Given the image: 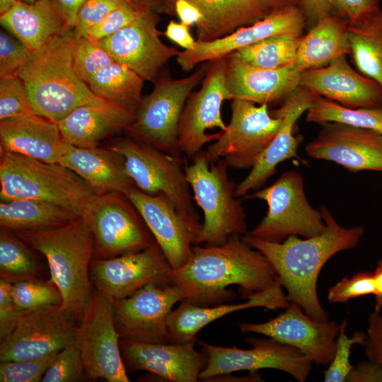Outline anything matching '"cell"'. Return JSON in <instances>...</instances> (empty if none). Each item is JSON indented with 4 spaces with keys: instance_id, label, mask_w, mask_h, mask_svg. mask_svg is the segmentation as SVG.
Listing matches in <instances>:
<instances>
[{
    "instance_id": "5",
    "label": "cell",
    "mask_w": 382,
    "mask_h": 382,
    "mask_svg": "<svg viewBox=\"0 0 382 382\" xmlns=\"http://www.w3.org/2000/svg\"><path fill=\"white\" fill-rule=\"evenodd\" d=\"M98 194L72 170L21 154L1 151L0 199H35L82 216Z\"/></svg>"
},
{
    "instance_id": "24",
    "label": "cell",
    "mask_w": 382,
    "mask_h": 382,
    "mask_svg": "<svg viewBox=\"0 0 382 382\" xmlns=\"http://www.w3.org/2000/svg\"><path fill=\"white\" fill-rule=\"evenodd\" d=\"M299 86L316 96L349 108L382 107V88L356 71L346 56L301 73Z\"/></svg>"
},
{
    "instance_id": "7",
    "label": "cell",
    "mask_w": 382,
    "mask_h": 382,
    "mask_svg": "<svg viewBox=\"0 0 382 382\" xmlns=\"http://www.w3.org/2000/svg\"><path fill=\"white\" fill-rule=\"evenodd\" d=\"M211 62L200 64L187 77L173 79L168 70L154 80L152 91L141 97L135 119L127 130L129 137L163 151L181 156L178 132L181 114L193 89L202 82Z\"/></svg>"
},
{
    "instance_id": "49",
    "label": "cell",
    "mask_w": 382,
    "mask_h": 382,
    "mask_svg": "<svg viewBox=\"0 0 382 382\" xmlns=\"http://www.w3.org/2000/svg\"><path fill=\"white\" fill-rule=\"evenodd\" d=\"M139 14L140 13L122 1L105 18L91 28L83 37L100 41L130 24Z\"/></svg>"
},
{
    "instance_id": "41",
    "label": "cell",
    "mask_w": 382,
    "mask_h": 382,
    "mask_svg": "<svg viewBox=\"0 0 382 382\" xmlns=\"http://www.w3.org/2000/svg\"><path fill=\"white\" fill-rule=\"evenodd\" d=\"M35 114L23 81L17 75L0 78V121Z\"/></svg>"
},
{
    "instance_id": "18",
    "label": "cell",
    "mask_w": 382,
    "mask_h": 382,
    "mask_svg": "<svg viewBox=\"0 0 382 382\" xmlns=\"http://www.w3.org/2000/svg\"><path fill=\"white\" fill-rule=\"evenodd\" d=\"M78 323L62 305L23 312L0 342V361L42 357L75 340Z\"/></svg>"
},
{
    "instance_id": "46",
    "label": "cell",
    "mask_w": 382,
    "mask_h": 382,
    "mask_svg": "<svg viewBox=\"0 0 382 382\" xmlns=\"http://www.w3.org/2000/svg\"><path fill=\"white\" fill-rule=\"evenodd\" d=\"M374 273L362 271L351 277H344L328 291V300L330 303H345L361 296L374 294Z\"/></svg>"
},
{
    "instance_id": "9",
    "label": "cell",
    "mask_w": 382,
    "mask_h": 382,
    "mask_svg": "<svg viewBox=\"0 0 382 382\" xmlns=\"http://www.w3.org/2000/svg\"><path fill=\"white\" fill-rule=\"evenodd\" d=\"M109 148L124 158L127 172L139 190L150 195L163 193L178 210L199 217L181 156L129 137L115 140Z\"/></svg>"
},
{
    "instance_id": "21",
    "label": "cell",
    "mask_w": 382,
    "mask_h": 382,
    "mask_svg": "<svg viewBox=\"0 0 382 382\" xmlns=\"http://www.w3.org/2000/svg\"><path fill=\"white\" fill-rule=\"evenodd\" d=\"M306 25V16L299 6L275 8L264 18L226 36L207 42L197 40L193 49L180 51L176 62L183 71L188 72L202 63L224 58L241 48L274 35H302Z\"/></svg>"
},
{
    "instance_id": "45",
    "label": "cell",
    "mask_w": 382,
    "mask_h": 382,
    "mask_svg": "<svg viewBox=\"0 0 382 382\" xmlns=\"http://www.w3.org/2000/svg\"><path fill=\"white\" fill-rule=\"evenodd\" d=\"M57 352L23 360L1 361V382H38L51 365Z\"/></svg>"
},
{
    "instance_id": "8",
    "label": "cell",
    "mask_w": 382,
    "mask_h": 382,
    "mask_svg": "<svg viewBox=\"0 0 382 382\" xmlns=\"http://www.w3.org/2000/svg\"><path fill=\"white\" fill-rule=\"evenodd\" d=\"M244 198L263 200L268 207L260 223L245 234L280 242L291 236H316L326 228L320 209L308 201L303 178L296 170L284 172L271 185Z\"/></svg>"
},
{
    "instance_id": "59",
    "label": "cell",
    "mask_w": 382,
    "mask_h": 382,
    "mask_svg": "<svg viewBox=\"0 0 382 382\" xmlns=\"http://www.w3.org/2000/svg\"><path fill=\"white\" fill-rule=\"evenodd\" d=\"M374 273L376 299L374 311L381 313L382 310V259L377 262L376 267Z\"/></svg>"
},
{
    "instance_id": "55",
    "label": "cell",
    "mask_w": 382,
    "mask_h": 382,
    "mask_svg": "<svg viewBox=\"0 0 382 382\" xmlns=\"http://www.w3.org/2000/svg\"><path fill=\"white\" fill-rule=\"evenodd\" d=\"M163 35L184 50L193 49L197 42L191 35L189 26L173 20L167 24Z\"/></svg>"
},
{
    "instance_id": "23",
    "label": "cell",
    "mask_w": 382,
    "mask_h": 382,
    "mask_svg": "<svg viewBox=\"0 0 382 382\" xmlns=\"http://www.w3.org/2000/svg\"><path fill=\"white\" fill-rule=\"evenodd\" d=\"M195 342L149 343L120 339V346L125 364L132 371L145 370L169 381L196 382L207 366V357L204 352L195 349Z\"/></svg>"
},
{
    "instance_id": "53",
    "label": "cell",
    "mask_w": 382,
    "mask_h": 382,
    "mask_svg": "<svg viewBox=\"0 0 382 382\" xmlns=\"http://www.w3.org/2000/svg\"><path fill=\"white\" fill-rule=\"evenodd\" d=\"M347 382H382V367L377 363L364 361L353 366L348 374Z\"/></svg>"
},
{
    "instance_id": "26",
    "label": "cell",
    "mask_w": 382,
    "mask_h": 382,
    "mask_svg": "<svg viewBox=\"0 0 382 382\" xmlns=\"http://www.w3.org/2000/svg\"><path fill=\"white\" fill-rule=\"evenodd\" d=\"M225 57L226 84L232 99L268 105L283 102L299 86L301 72L291 64L279 68H262Z\"/></svg>"
},
{
    "instance_id": "25",
    "label": "cell",
    "mask_w": 382,
    "mask_h": 382,
    "mask_svg": "<svg viewBox=\"0 0 382 382\" xmlns=\"http://www.w3.org/2000/svg\"><path fill=\"white\" fill-rule=\"evenodd\" d=\"M317 96L299 86L270 114L282 118L281 126L270 144L250 169L248 175L235 190L237 197H244L251 190L258 187L276 173L282 162L298 158L299 139L294 135V129L300 117L312 106Z\"/></svg>"
},
{
    "instance_id": "57",
    "label": "cell",
    "mask_w": 382,
    "mask_h": 382,
    "mask_svg": "<svg viewBox=\"0 0 382 382\" xmlns=\"http://www.w3.org/2000/svg\"><path fill=\"white\" fill-rule=\"evenodd\" d=\"M66 23L67 28L73 30L79 11L86 0H54Z\"/></svg>"
},
{
    "instance_id": "58",
    "label": "cell",
    "mask_w": 382,
    "mask_h": 382,
    "mask_svg": "<svg viewBox=\"0 0 382 382\" xmlns=\"http://www.w3.org/2000/svg\"><path fill=\"white\" fill-rule=\"evenodd\" d=\"M139 13H154L166 14L163 0H122Z\"/></svg>"
},
{
    "instance_id": "44",
    "label": "cell",
    "mask_w": 382,
    "mask_h": 382,
    "mask_svg": "<svg viewBox=\"0 0 382 382\" xmlns=\"http://www.w3.org/2000/svg\"><path fill=\"white\" fill-rule=\"evenodd\" d=\"M340 325L335 352L328 368L324 372L325 382L346 381L353 367L349 361L352 347L356 344L363 346L366 339V335L363 332H356L352 337H348L346 335V320H343Z\"/></svg>"
},
{
    "instance_id": "39",
    "label": "cell",
    "mask_w": 382,
    "mask_h": 382,
    "mask_svg": "<svg viewBox=\"0 0 382 382\" xmlns=\"http://www.w3.org/2000/svg\"><path fill=\"white\" fill-rule=\"evenodd\" d=\"M25 243L16 233L1 228V279L13 283L35 278L38 265Z\"/></svg>"
},
{
    "instance_id": "40",
    "label": "cell",
    "mask_w": 382,
    "mask_h": 382,
    "mask_svg": "<svg viewBox=\"0 0 382 382\" xmlns=\"http://www.w3.org/2000/svg\"><path fill=\"white\" fill-rule=\"evenodd\" d=\"M11 294L17 308L28 312L62 304V296L51 280L35 279L11 283Z\"/></svg>"
},
{
    "instance_id": "2",
    "label": "cell",
    "mask_w": 382,
    "mask_h": 382,
    "mask_svg": "<svg viewBox=\"0 0 382 382\" xmlns=\"http://www.w3.org/2000/svg\"><path fill=\"white\" fill-rule=\"evenodd\" d=\"M320 211L326 228L318 236L305 239L291 236L280 242L248 234L243 238L271 263L290 302L299 305L314 320L326 321L328 315L320 303L317 291L320 272L335 254L355 248L364 234V228L361 226L343 227L323 205Z\"/></svg>"
},
{
    "instance_id": "15",
    "label": "cell",
    "mask_w": 382,
    "mask_h": 382,
    "mask_svg": "<svg viewBox=\"0 0 382 382\" xmlns=\"http://www.w3.org/2000/svg\"><path fill=\"white\" fill-rule=\"evenodd\" d=\"M136 208L173 269L183 266L197 245L202 224L199 217L177 209L163 193L150 195L134 186L124 194Z\"/></svg>"
},
{
    "instance_id": "17",
    "label": "cell",
    "mask_w": 382,
    "mask_h": 382,
    "mask_svg": "<svg viewBox=\"0 0 382 382\" xmlns=\"http://www.w3.org/2000/svg\"><path fill=\"white\" fill-rule=\"evenodd\" d=\"M185 299L176 284H149L113 301L115 328L120 339L171 343L167 320L173 306Z\"/></svg>"
},
{
    "instance_id": "48",
    "label": "cell",
    "mask_w": 382,
    "mask_h": 382,
    "mask_svg": "<svg viewBox=\"0 0 382 382\" xmlns=\"http://www.w3.org/2000/svg\"><path fill=\"white\" fill-rule=\"evenodd\" d=\"M122 0H86L80 8L73 29L76 37H83L93 26L100 23Z\"/></svg>"
},
{
    "instance_id": "12",
    "label": "cell",
    "mask_w": 382,
    "mask_h": 382,
    "mask_svg": "<svg viewBox=\"0 0 382 382\" xmlns=\"http://www.w3.org/2000/svg\"><path fill=\"white\" fill-rule=\"evenodd\" d=\"M95 240L94 258L107 259L149 247L155 241L125 195H98L82 216Z\"/></svg>"
},
{
    "instance_id": "10",
    "label": "cell",
    "mask_w": 382,
    "mask_h": 382,
    "mask_svg": "<svg viewBox=\"0 0 382 382\" xmlns=\"http://www.w3.org/2000/svg\"><path fill=\"white\" fill-rule=\"evenodd\" d=\"M75 340L81 351L88 380L129 382L122 358L120 337L115 325L113 301L92 291L77 325Z\"/></svg>"
},
{
    "instance_id": "56",
    "label": "cell",
    "mask_w": 382,
    "mask_h": 382,
    "mask_svg": "<svg viewBox=\"0 0 382 382\" xmlns=\"http://www.w3.org/2000/svg\"><path fill=\"white\" fill-rule=\"evenodd\" d=\"M175 15L180 22L190 27H199L204 22V17L200 9L187 0H176L173 5Z\"/></svg>"
},
{
    "instance_id": "1",
    "label": "cell",
    "mask_w": 382,
    "mask_h": 382,
    "mask_svg": "<svg viewBox=\"0 0 382 382\" xmlns=\"http://www.w3.org/2000/svg\"><path fill=\"white\" fill-rule=\"evenodd\" d=\"M185 300L201 306L227 303L236 296L228 289L239 287L243 299H248L279 280L265 256L247 243L241 235L230 237L221 245H194L189 260L170 272Z\"/></svg>"
},
{
    "instance_id": "19",
    "label": "cell",
    "mask_w": 382,
    "mask_h": 382,
    "mask_svg": "<svg viewBox=\"0 0 382 382\" xmlns=\"http://www.w3.org/2000/svg\"><path fill=\"white\" fill-rule=\"evenodd\" d=\"M340 327L335 321L314 320L294 302L268 321L239 324L241 332L261 334L294 347L323 366H328L333 358Z\"/></svg>"
},
{
    "instance_id": "28",
    "label": "cell",
    "mask_w": 382,
    "mask_h": 382,
    "mask_svg": "<svg viewBox=\"0 0 382 382\" xmlns=\"http://www.w3.org/2000/svg\"><path fill=\"white\" fill-rule=\"evenodd\" d=\"M0 143L1 151L57 163L69 146L57 123L36 114L0 121Z\"/></svg>"
},
{
    "instance_id": "38",
    "label": "cell",
    "mask_w": 382,
    "mask_h": 382,
    "mask_svg": "<svg viewBox=\"0 0 382 382\" xmlns=\"http://www.w3.org/2000/svg\"><path fill=\"white\" fill-rule=\"evenodd\" d=\"M306 121L318 124L340 122L382 134V107L349 108L317 96L306 113Z\"/></svg>"
},
{
    "instance_id": "36",
    "label": "cell",
    "mask_w": 382,
    "mask_h": 382,
    "mask_svg": "<svg viewBox=\"0 0 382 382\" xmlns=\"http://www.w3.org/2000/svg\"><path fill=\"white\" fill-rule=\"evenodd\" d=\"M350 54L357 70L382 88V8L348 25Z\"/></svg>"
},
{
    "instance_id": "50",
    "label": "cell",
    "mask_w": 382,
    "mask_h": 382,
    "mask_svg": "<svg viewBox=\"0 0 382 382\" xmlns=\"http://www.w3.org/2000/svg\"><path fill=\"white\" fill-rule=\"evenodd\" d=\"M334 12L349 25L359 23L373 15L381 7V0H329Z\"/></svg>"
},
{
    "instance_id": "42",
    "label": "cell",
    "mask_w": 382,
    "mask_h": 382,
    "mask_svg": "<svg viewBox=\"0 0 382 382\" xmlns=\"http://www.w3.org/2000/svg\"><path fill=\"white\" fill-rule=\"evenodd\" d=\"M87 379L76 340L59 351L42 377V382H78Z\"/></svg>"
},
{
    "instance_id": "62",
    "label": "cell",
    "mask_w": 382,
    "mask_h": 382,
    "mask_svg": "<svg viewBox=\"0 0 382 382\" xmlns=\"http://www.w3.org/2000/svg\"><path fill=\"white\" fill-rule=\"evenodd\" d=\"M20 1L28 2V3H33L36 0H20Z\"/></svg>"
},
{
    "instance_id": "34",
    "label": "cell",
    "mask_w": 382,
    "mask_h": 382,
    "mask_svg": "<svg viewBox=\"0 0 382 382\" xmlns=\"http://www.w3.org/2000/svg\"><path fill=\"white\" fill-rule=\"evenodd\" d=\"M73 212L51 202L35 199L1 201V228L16 233L64 226L78 218Z\"/></svg>"
},
{
    "instance_id": "30",
    "label": "cell",
    "mask_w": 382,
    "mask_h": 382,
    "mask_svg": "<svg viewBox=\"0 0 382 382\" xmlns=\"http://www.w3.org/2000/svg\"><path fill=\"white\" fill-rule=\"evenodd\" d=\"M176 0H163L166 14L175 15ZM204 15L203 23L196 28L197 41H212L264 18L274 8L270 0H187Z\"/></svg>"
},
{
    "instance_id": "22",
    "label": "cell",
    "mask_w": 382,
    "mask_h": 382,
    "mask_svg": "<svg viewBox=\"0 0 382 382\" xmlns=\"http://www.w3.org/2000/svg\"><path fill=\"white\" fill-rule=\"evenodd\" d=\"M322 125L305 148L310 157L332 161L352 172H382V134L340 122Z\"/></svg>"
},
{
    "instance_id": "11",
    "label": "cell",
    "mask_w": 382,
    "mask_h": 382,
    "mask_svg": "<svg viewBox=\"0 0 382 382\" xmlns=\"http://www.w3.org/2000/svg\"><path fill=\"white\" fill-rule=\"evenodd\" d=\"M230 101L231 117L226 129L204 153L210 163L223 158L228 167L251 169L277 133L282 118L272 116L267 104Z\"/></svg>"
},
{
    "instance_id": "33",
    "label": "cell",
    "mask_w": 382,
    "mask_h": 382,
    "mask_svg": "<svg viewBox=\"0 0 382 382\" xmlns=\"http://www.w3.org/2000/svg\"><path fill=\"white\" fill-rule=\"evenodd\" d=\"M348 25V22L336 13L320 19L302 35L291 65L302 72L350 54Z\"/></svg>"
},
{
    "instance_id": "54",
    "label": "cell",
    "mask_w": 382,
    "mask_h": 382,
    "mask_svg": "<svg viewBox=\"0 0 382 382\" xmlns=\"http://www.w3.org/2000/svg\"><path fill=\"white\" fill-rule=\"evenodd\" d=\"M298 6L303 11L310 27L323 18L335 13L329 0H298Z\"/></svg>"
},
{
    "instance_id": "60",
    "label": "cell",
    "mask_w": 382,
    "mask_h": 382,
    "mask_svg": "<svg viewBox=\"0 0 382 382\" xmlns=\"http://www.w3.org/2000/svg\"><path fill=\"white\" fill-rule=\"evenodd\" d=\"M18 0H0V15H2L13 8Z\"/></svg>"
},
{
    "instance_id": "37",
    "label": "cell",
    "mask_w": 382,
    "mask_h": 382,
    "mask_svg": "<svg viewBox=\"0 0 382 382\" xmlns=\"http://www.w3.org/2000/svg\"><path fill=\"white\" fill-rule=\"evenodd\" d=\"M302 35L284 33L241 48L226 57L262 68H279L292 62Z\"/></svg>"
},
{
    "instance_id": "31",
    "label": "cell",
    "mask_w": 382,
    "mask_h": 382,
    "mask_svg": "<svg viewBox=\"0 0 382 382\" xmlns=\"http://www.w3.org/2000/svg\"><path fill=\"white\" fill-rule=\"evenodd\" d=\"M58 163L78 174L98 195H124L134 185L127 172L124 158L109 147L81 148L69 144Z\"/></svg>"
},
{
    "instance_id": "32",
    "label": "cell",
    "mask_w": 382,
    "mask_h": 382,
    "mask_svg": "<svg viewBox=\"0 0 382 382\" xmlns=\"http://www.w3.org/2000/svg\"><path fill=\"white\" fill-rule=\"evenodd\" d=\"M0 23L32 52L52 37L70 30L54 0L33 3L18 0L13 8L0 15Z\"/></svg>"
},
{
    "instance_id": "29",
    "label": "cell",
    "mask_w": 382,
    "mask_h": 382,
    "mask_svg": "<svg viewBox=\"0 0 382 382\" xmlns=\"http://www.w3.org/2000/svg\"><path fill=\"white\" fill-rule=\"evenodd\" d=\"M135 116V112L105 101L81 106L57 125L68 144L96 148L104 140L127 132Z\"/></svg>"
},
{
    "instance_id": "14",
    "label": "cell",
    "mask_w": 382,
    "mask_h": 382,
    "mask_svg": "<svg viewBox=\"0 0 382 382\" xmlns=\"http://www.w3.org/2000/svg\"><path fill=\"white\" fill-rule=\"evenodd\" d=\"M226 57L211 62L201 88L192 91L186 100L178 125V146L190 159L226 129L221 109L223 102L232 97L226 84Z\"/></svg>"
},
{
    "instance_id": "13",
    "label": "cell",
    "mask_w": 382,
    "mask_h": 382,
    "mask_svg": "<svg viewBox=\"0 0 382 382\" xmlns=\"http://www.w3.org/2000/svg\"><path fill=\"white\" fill-rule=\"evenodd\" d=\"M246 342L252 348L221 347L199 341L207 357L199 379L209 380L244 370L253 374L262 369L284 371L299 382H304L309 376L313 362L298 349L270 337H251Z\"/></svg>"
},
{
    "instance_id": "61",
    "label": "cell",
    "mask_w": 382,
    "mask_h": 382,
    "mask_svg": "<svg viewBox=\"0 0 382 382\" xmlns=\"http://www.w3.org/2000/svg\"><path fill=\"white\" fill-rule=\"evenodd\" d=\"M274 8L288 5H297L298 0H270Z\"/></svg>"
},
{
    "instance_id": "43",
    "label": "cell",
    "mask_w": 382,
    "mask_h": 382,
    "mask_svg": "<svg viewBox=\"0 0 382 382\" xmlns=\"http://www.w3.org/2000/svg\"><path fill=\"white\" fill-rule=\"evenodd\" d=\"M114 60L98 41L76 37L74 64L78 76L87 85L93 76Z\"/></svg>"
},
{
    "instance_id": "27",
    "label": "cell",
    "mask_w": 382,
    "mask_h": 382,
    "mask_svg": "<svg viewBox=\"0 0 382 382\" xmlns=\"http://www.w3.org/2000/svg\"><path fill=\"white\" fill-rule=\"evenodd\" d=\"M289 303L279 281L243 303L201 306L183 299L168 317L167 326L170 342L197 341L196 336L204 327L235 311L253 307L276 310L286 308Z\"/></svg>"
},
{
    "instance_id": "16",
    "label": "cell",
    "mask_w": 382,
    "mask_h": 382,
    "mask_svg": "<svg viewBox=\"0 0 382 382\" xmlns=\"http://www.w3.org/2000/svg\"><path fill=\"white\" fill-rule=\"evenodd\" d=\"M173 268L154 241L139 251L107 258H93L90 275L96 290L113 301L149 284H172Z\"/></svg>"
},
{
    "instance_id": "35",
    "label": "cell",
    "mask_w": 382,
    "mask_h": 382,
    "mask_svg": "<svg viewBox=\"0 0 382 382\" xmlns=\"http://www.w3.org/2000/svg\"><path fill=\"white\" fill-rule=\"evenodd\" d=\"M144 82L133 70L114 61L98 71L88 86L102 99L136 113L141 103Z\"/></svg>"
},
{
    "instance_id": "3",
    "label": "cell",
    "mask_w": 382,
    "mask_h": 382,
    "mask_svg": "<svg viewBox=\"0 0 382 382\" xmlns=\"http://www.w3.org/2000/svg\"><path fill=\"white\" fill-rule=\"evenodd\" d=\"M75 41L73 30L52 37L32 52L17 74L25 85L34 112L57 124L81 106L106 101L78 76Z\"/></svg>"
},
{
    "instance_id": "4",
    "label": "cell",
    "mask_w": 382,
    "mask_h": 382,
    "mask_svg": "<svg viewBox=\"0 0 382 382\" xmlns=\"http://www.w3.org/2000/svg\"><path fill=\"white\" fill-rule=\"evenodd\" d=\"M14 233L45 257L50 279L62 296V307L79 323L92 292L95 240L86 219L79 216L59 227Z\"/></svg>"
},
{
    "instance_id": "6",
    "label": "cell",
    "mask_w": 382,
    "mask_h": 382,
    "mask_svg": "<svg viewBox=\"0 0 382 382\" xmlns=\"http://www.w3.org/2000/svg\"><path fill=\"white\" fill-rule=\"evenodd\" d=\"M191 160L185 171L204 214L197 244L221 245L232 236L245 234V213L235 195L236 185L228 178L226 162L221 158L210 163L203 151Z\"/></svg>"
},
{
    "instance_id": "52",
    "label": "cell",
    "mask_w": 382,
    "mask_h": 382,
    "mask_svg": "<svg viewBox=\"0 0 382 382\" xmlns=\"http://www.w3.org/2000/svg\"><path fill=\"white\" fill-rule=\"evenodd\" d=\"M366 335L364 354L369 360L382 367V314L375 311L371 313Z\"/></svg>"
},
{
    "instance_id": "51",
    "label": "cell",
    "mask_w": 382,
    "mask_h": 382,
    "mask_svg": "<svg viewBox=\"0 0 382 382\" xmlns=\"http://www.w3.org/2000/svg\"><path fill=\"white\" fill-rule=\"evenodd\" d=\"M11 283L0 278V340L13 330L23 313L11 296Z\"/></svg>"
},
{
    "instance_id": "20",
    "label": "cell",
    "mask_w": 382,
    "mask_h": 382,
    "mask_svg": "<svg viewBox=\"0 0 382 382\" xmlns=\"http://www.w3.org/2000/svg\"><path fill=\"white\" fill-rule=\"evenodd\" d=\"M158 21V14L140 13L130 24L98 42L115 62L127 66L144 81H154L180 52L161 40Z\"/></svg>"
},
{
    "instance_id": "47",
    "label": "cell",
    "mask_w": 382,
    "mask_h": 382,
    "mask_svg": "<svg viewBox=\"0 0 382 382\" xmlns=\"http://www.w3.org/2000/svg\"><path fill=\"white\" fill-rule=\"evenodd\" d=\"M32 51L8 31L0 32V78L16 76Z\"/></svg>"
}]
</instances>
